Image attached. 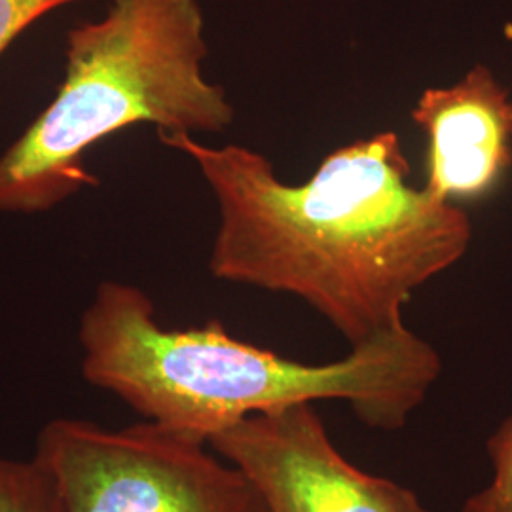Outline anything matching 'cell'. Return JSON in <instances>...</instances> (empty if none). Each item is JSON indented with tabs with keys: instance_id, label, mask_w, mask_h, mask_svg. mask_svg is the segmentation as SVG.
I'll list each match as a JSON object with an SVG mask.
<instances>
[{
	"instance_id": "6da1fadb",
	"label": "cell",
	"mask_w": 512,
	"mask_h": 512,
	"mask_svg": "<svg viewBox=\"0 0 512 512\" xmlns=\"http://www.w3.org/2000/svg\"><path fill=\"white\" fill-rule=\"evenodd\" d=\"M158 139L198 165L219 203L211 274L293 294L351 348L406 327L412 294L454 266L473 238L463 209L406 183L395 131L330 152L304 184L283 183L251 148L207 147L183 131Z\"/></svg>"
},
{
	"instance_id": "ba28073f",
	"label": "cell",
	"mask_w": 512,
	"mask_h": 512,
	"mask_svg": "<svg viewBox=\"0 0 512 512\" xmlns=\"http://www.w3.org/2000/svg\"><path fill=\"white\" fill-rule=\"evenodd\" d=\"M494 475L486 488L469 495L461 512H512V416L499 421L486 440Z\"/></svg>"
},
{
	"instance_id": "5b68a950",
	"label": "cell",
	"mask_w": 512,
	"mask_h": 512,
	"mask_svg": "<svg viewBox=\"0 0 512 512\" xmlns=\"http://www.w3.org/2000/svg\"><path fill=\"white\" fill-rule=\"evenodd\" d=\"M270 512H433L403 484L340 454L313 404L255 414L209 440Z\"/></svg>"
},
{
	"instance_id": "277c9868",
	"label": "cell",
	"mask_w": 512,
	"mask_h": 512,
	"mask_svg": "<svg viewBox=\"0 0 512 512\" xmlns=\"http://www.w3.org/2000/svg\"><path fill=\"white\" fill-rule=\"evenodd\" d=\"M35 458L69 512H270L209 442L150 421L114 431L59 418L40 431Z\"/></svg>"
},
{
	"instance_id": "3957f363",
	"label": "cell",
	"mask_w": 512,
	"mask_h": 512,
	"mask_svg": "<svg viewBox=\"0 0 512 512\" xmlns=\"http://www.w3.org/2000/svg\"><path fill=\"white\" fill-rule=\"evenodd\" d=\"M205 21L198 0H110L103 18L67 35L54 99L0 154V213L54 209L90 184L84 158L110 135L222 133L236 110L203 76Z\"/></svg>"
},
{
	"instance_id": "9c48e42d",
	"label": "cell",
	"mask_w": 512,
	"mask_h": 512,
	"mask_svg": "<svg viewBox=\"0 0 512 512\" xmlns=\"http://www.w3.org/2000/svg\"><path fill=\"white\" fill-rule=\"evenodd\" d=\"M74 0H0V55L35 21Z\"/></svg>"
},
{
	"instance_id": "7a4b0ae2",
	"label": "cell",
	"mask_w": 512,
	"mask_h": 512,
	"mask_svg": "<svg viewBox=\"0 0 512 512\" xmlns=\"http://www.w3.org/2000/svg\"><path fill=\"white\" fill-rule=\"evenodd\" d=\"M82 374L145 420L209 440L296 404L342 401L357 420L399 431L439 380L437 349L403 329L310 365L241 342L219 321L165 329L139 287L103 281L80 321Z\"/></svg>"
},
{
	"instance_id": "8992f818",
	"label": "cell",
	"mask_w": 512,
	"mask_h": 512,
	"mask_svg": "<svg viewBox=\"0 0 512 512\" xmlns=\"http://www.w3.org/2000/svg\"><path fill=\"white\" fill-rule=\"evenodd\" d=\"M410 116L429 141L425 188L442 202L480 198L509 171L512 101L488 67L427 88Z\"/></svg>"
},
{
	"instance_id": "52a82bcc",
	"label": "cell",
	"mask_w": 512,
	"mask_h": 512,
	"mask_svg": "<svg viewBox=\"0 0 512 512\" xmlns=\"http://www.w3.org/2000/svg\"><path fill=\"white\" fill-rule=\"evenodd\" d=\"M0 512H69L52 473L38 461L0 458Z\"/></svg>"
}]
</instances>
